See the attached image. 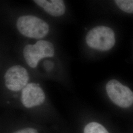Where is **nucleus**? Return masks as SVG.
<instances>
[{
  "instance_id": "nucleus-1",
  "label": "nucleus",
  "mask_w": 133,
  "mask_h": 133,
  "mask_svg": "<svg viewBox=\"0 0 133 133\" xmlns=\"http://www.w3.org/2000/svg\"><path fill=\"white\" fill-rule=\"evenodd\" d=\"M87 45L100 51H108L115 43L114 32L108 27L100 26L91 29L86 36Z\"/></svg>"
},
{
  "instance_id": "nucleus-2",
  "label": "nucleus",
  "mask_w": 133,
  "mask_h": 133,
  "mask_svg": "<svg viewBox=\"0 0 133 133\" xmlns=\"http://www.w3.org/2000/svg\"><path fill=\"white\" fill-rule=\"evenodd\" d=\"M17 27L20 33L30 38H43L49 32L46 22L32 15L20 16L17 21Z\"/></svg>"
},
{
  "instance_id": "nucleus-3",
  "label": "nucleus",
  "mask_w": 133,
  "mask_h": 133,
  "mask_svg": "<svg viewBox=\"0 0 133 133\" xmlns=\"http://www.w3.org/2000/svg\"><path fill=\"white\" fill-rule=\"evenodd\" d=\"M24 58L27 64L32 68L37 66L39 61L45 57L54 55V48L52 43L39 41L35 44H28L23 49Z\"/></svg>"
},
{
  "instance_id": "nucleus-4",
  "label": "nucleus",
  "mask_w": 133,
  "mask_h": 133,
  "mask_svg": "<svg viewBox=\"0 0 133 133\" xmlns=\"http://www.w3.org/2000/svg\"><path fill=\"white\" fill-rule=\"evenodd\" d=\"M105 88L110 99L115 104L124 108L133 105V92L118 81L115 79L109 81Z\"/></svg>"
},
{
  "instance_id": "nucleus-5",
  "label": "nucleus",
  "mask_w": 133,
  "mask_h": 133,
  "mask_svg": "<svg viewBox=\"0 0 133 133\" xmlns=\"http://www.w3.org/2000/svg\"><path fill=\"white\" fill-rule=\"evenodd\" d=\"M5 85L10 90H23L28 84L29 76L24 67L16 65L9 69L5 75Z\"/></svg>"
},
{
  "instance_id": "nucleus-6",
  "label": "nucleus",
  "mask_w": 133,
  "mask_h": 133,
  "mask_svg": "<svg viewBox=\"0 0 133 133\" xmlns=\"http://www.w3.org/2000/svg\"><path fill=\"white\" fill-rule=\"evenodd\" d=\"M45 98L43 91L38 84L29 83L22 91L21 102L27 108L42 105Z\"/></svg>"
},
{
  "instance_id": "nucleus-7",
  "label": "nucleus",
  "mask_w": 133,
  "mask_h": 133,
  "mask_svg": "<svg viewBox=\"0 0 133 133\" xmlns=\"http://www.w3.org/2000/svg\"><path fill=\"white\" fill-rule=\"evenodd\" d=\"M34 2L53 16H60L65 12L66 6L62 0H35Z\"/></svg>"
},
{
  "instance_id": "nucleus-8",
  "label": "nucleus",
  "mask_w": 133,
  "mask_h": 133,
  "mask_svg": "<svg viewBox=\"0 0 133 133\" xmlns=\"http://www.w3.org/2000/svg\"><path fill=\"white\" fill-rule=\"evenodd\" d=\"M84 133H109L101 124L97 122H90L86 125Z\"/></svg>"
},
{
  "instance_id": "nucleus-9",
  "label": "nucleus",
  "mask_w": 133,
  "mask_h": 133,
  "mask_svg": "<svg viewBox=\"0 0 133 133\" xmlns=\"http://www.w3.org/2000/svg\"><path fill=\"white\" fill-rule=\"evenodd\" d=\"M115 2L123 11L133 14V0H116Z\"/></svg>"
}]
</instances>
